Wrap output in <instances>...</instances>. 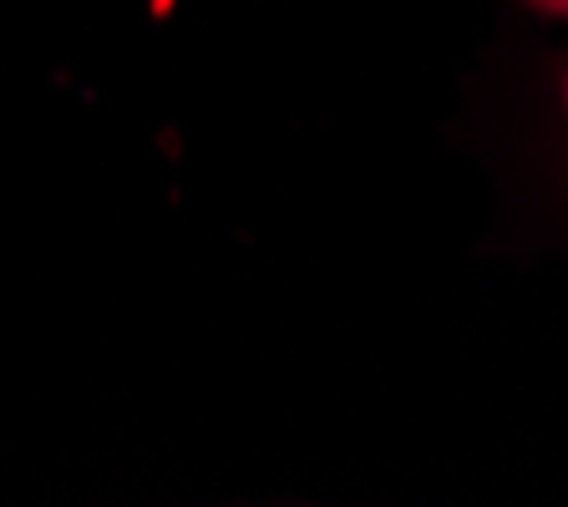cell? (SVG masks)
Segmentation results:
<instances>
[{"label":"cell","mask_w":568,"mask_h":507,"mask_svg":"<svg viewBox=\"0 0 568 507\" xmlns=\"http://www.w3.org/2000/svg\"><path fill=\"white\" fill-rule=\"evenodd\" d=\"M532 6H538V11H554V16H564V21H568V0H532Z\"/></svg>","instance_id":"1"}]
</instances>
